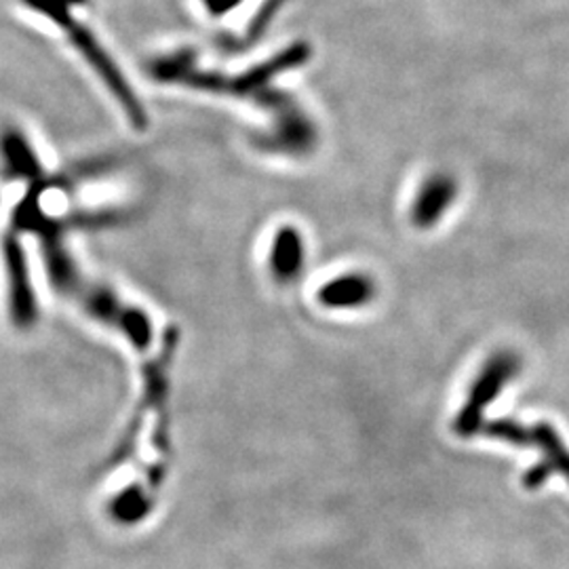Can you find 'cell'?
<instances>
[{
	"instance_id": "8992f818",
	"label": "cell",
	"mask_w": 569,
	"mask_h": 569,
	"mask_svg": "<svg viewBox=\"0 0 569 569\" xmlns=\"http://www.w3.org/2000/svg\"><path fill=\"white\" fill-rule=\"evenodd\" d=\"M376 287L363 274H345L321 287L319 302L331 308H352L367 305Z\"/></svg>"
},
{
	"instance_id": "30bf717a",
	"label": "cell",
	"mask_w": 569,
	"mask_h": 569,
	"mask_svg": "<svg viewBox=\"0 0 569 569\" xmlns=\"http://www.w3.org/2000/svg\"><path fill=\"white\" fill-rule=\"evenodd\" d=\"M204 7L213 13V16H226L230 9H234L241 0H203Z\"/></svg>"
},
{
	"instance_id": "277c9868",
	"label": "cell",
	"mask_w": 569,
	"mask_h": 569,
	"mask_svg": "<svg viewBox=\"0 0 569 569\" xmlns=\"http://www.w3.org/2000/svg\"><path fill=\"white\" fill-rule=\"evenodd\" d=\"M458 186L448 176H432L420 188L411 209L413 222L420 228L437 224L456 199Z\"/></svg>"
},
{
	"instance_id": "5b68a950",
	"label": "cell",
	"mask_w": 569,
	"mask_h": 569,
	"mask_svg": "<svg viewBox=\"0 0 569 569\" xmlns=\"http://www.w3.org/2000/svg\"><path fill=\"white\" fill-rule=\"evenodd\" d=\"M0 152L13 176L28 182L41 183L42 169L32 146L21 136L18 129H7L0 136Z\"/></svg>"
},
{
	"instance_id": "ba28073f",
	"label": "cell",
	"mask_w": 569,
	"mask_h": 569,
	"mask_svg": "<svg viewBox=\"0 0 569 569\" xmlns=\"http://www.w3.org/2000/svg\"><path fill=\"white\" fill-rule=\"evenodd\" d=\"M148 510H150V500L146 498V493L140 488L122 491L112 502V515L121 523H138V521H142Z\"/></svg>"
},
{
	"instance_id": "3957f363",
	"label": "cell",
	"mask_w": 569,
	"mask_h": 569,
	"mask_svg": "<svg viewBox=\"0 0 569 569\" xmlns=\"http://www.w3.org/2000/svg\"><path fill=\"white\" fill-rule=\"evenodd\" d=\"M515 367H517V363L512 361V357H507V355L496 357L493 361H489L488 366H486L483 373L477 380V385L470 390L467 407L460 411V416L456 420V430L462 437H468L477 428V425L481 422L483 409L502 390L505 382L512 376Z\"/></svg>"
},
{
	"instance_id": "9c48e42d",
	"label": "cell",
	"mask_w": 569,
	"mask_h": 569,
	"mask_svg": "<svg viewBox=\"0 0 569 569\" xmlns=\"http://www.w3.org/2000/svg\"><path fill=\"white\" fill-rule=\"evenodd\" d=\"M30 9L39 11L42 16L51 18L53 21L61 23L66 28V32L77 23L74 18L68 13V4L63 0H23Z\"/></svg>"
},
{
	"instance_id": "6da1fadb",
	"label": "cell",
	"mask_w": 569,
	"mask_h": 569,
	"mask_svg": "<svg viewBox=\"0 0 569 569\" xmlns=\"http://www.w3.org/2000/svg\"><path fill=\"white\" fill-rule=\"evenodd\" d=\"M68 34H70V39L74 42V47L84 56V60L93 66V70L102 77V81L108 84V89L121 102L131 122L136 127H143L146 124V114H143L142 103L138 102V98L133 96L131 87L124 82L121 72L114 66V61L108 58V53L100 47V42L96 41L91 37V32L87 28H82L79 21L68 30Z\"/></svg>"
},
{
	"instance_id": "52a82bcc",
	"label": "cell",
	"mask_w": 569,
	"mask_h": 569,
	"mask_svg": "<svg viewBox=\"0 0 569 569\" xmlns=\"http://www.w3.org/2000/svg\"><path fill=\"white\" fill-rule=\"evenodd\" d=\"M302 262H305L302 239L296 228L284 226L277 232V239L272 241L270 268L279 281H289L302 270Z\"/></svg>"
},
{
	"instance_id": "7a4b0ae2",
	"label": "cell",
	"mask_w": 569,
	"mask_h": 569,
	"mask_svg": "<svg viewBox=\"0 0 569 569\" xmlns=\"http://www.w3.org/2000/svg\"><path fill=\"white\" fill-rule=\"evenodd\" d=\"M2 256H4V268L9 277V308L11 319L18 327L34 326L37 321V300L30 284V272L26 253L21 247L20 239L16 234H9L2 239Z\"/></svg>"
}]
</instances>
